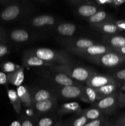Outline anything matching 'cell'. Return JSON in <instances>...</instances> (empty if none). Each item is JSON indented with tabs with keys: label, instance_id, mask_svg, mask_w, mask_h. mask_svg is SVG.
Listing matches in <instances>:
<instances>
[{
	"label": "cell",
	"instance_id": "836d02e7",
	"mask_svg": "<svg viewBox=\"0 0 125 126\" xmlns=\"http://www.w3.org/2000/svg\"><path fill=\"white\" fill-rule=\"evenodd\" d=\"M115 77H116L118 79L125 81V69H123V70L118 71V72L115 74Z\"/></svg>",
	"mask_w": 125,
	"mask_h": 126
},
{
	"label": "cell",
	"instance_id": "d6986e66",
	"mask_svg": "<svg viewBox=\"0 0 125 126\" xmlns=\"http://www.w3.org/2000/svg\"><path fill=\"white\" fill-rule=\"evenodd\" d=\"M7 95L13 110L17 114H20L22 108V102L18 97L17 91L13 89H7Z\"/></svg>",
	"mask_w": 125,
	"mask_h": 126
},
{
	"label": "cell",
	"instance_id": "ee69618b",
	"mask_svg": "<svg viewBox=\"0 0 125 126\" xmlns=\"http://www.w3.org/2000/svg\"><path fill=\"white\" fill-rule=\"evenodd\" d=\"M119 123H125V116H124L122 118L120 119L119 121Z\"/></svg>",
	"mask_w": 125,
	"mask_h": 126
},
{
	"label": "cell",
	"instance_id": "cb8c5ba5",
	"mask_svg": "<svg viewBox=\"0 0 125 126\" xmlns=\"http://www.w3.org/2000/svg\"><path fill=\"white\" fill-rule=\"evenodd\" d=\"M35 107L37 110L39 112L45 113L52 109L55 103V100L54 98L42 101V102L35 103Z\"/></svg>",
	"mask_w": 125,
	"mask_h": 126
},
{
	"label": "cell",
	"instance_id": "d6a6232c",
	"mask_svg": "<svg viewBox=\"0 0 125 126\" xmlns=\"http://www.w3.org/2000/svg\"><path fill=\"white\" fill-rule=\"evenodd\" d=\"M118 103L120 107L125 106V92H121L118 97Z\"/></svg>",
	"mask_w": 125,
	"mask_h": 126
},
{
	"label": "cell",
	"instance_id": "74e56055",
	"mask_svg": "<svg viewBox=\"0 0 125 126\" xmlns=\"http://www.w3.org/2000/svg\"><path fill=\"white\" fill-rule=\"evenodd\" d=\"M112 0H105V1H102V0H96L94 1V3H96L97 5L99 6H104V5H110L112 3Z\"/></svg>",
	"mask_w": 125,
	"mask_h": 126
},
{
	"label": "cell",
	"instance_id": "7dc6e473",
	"mask_svg": "<svg viewBox=\"0 0 125 126\" xmlns=\"http://www.w3.org/2000/svg\"><path fill=\"white\" fill-rule=\"evenodd\" d=\"M112 126H118V124H115V125H113Z\"/></svg>",
	"mask_w": 125,
	"mask_h": 126
},
{
	"label": "cell",
	"instance_id": "f6af8a7d",
	"mask_svg": "<svg viewBox=\"0 0 125 126\" xmlns=\"http://www.w3.org/2000/svg\"><path fill=\"white\" fill-rule=\"evenodd\" d=\"M121 92H125V85H124V86H123L122 87H121Z\"/></svg>",
	"mask_w": 125,
	"mask_h": 126
},
{
	"label": "cell",
	"instance_id": "603a6c76",
	"mask_svg": "<svg viewBox=\"0 0 125 126\" xmlns=\"http://www.w3.org/2000/svg\"><path fill=\"white\" fill-rule=\"evenodd\" d=\"M11 39L15 42L22 43L26 41L29 39V34L25 30L16 29L13 30L10 34Z\"/></svg>",
	"mask_w": 125,
	"mask_h": 126
},
{
	"label": "cell",
	"instance_id": "83f0119b",
	"mask_svg": "<svg viewBox=\"0 0 125 126\" xmlns=\"http://www.w3.org/2000/svg\"><path fill=\"white\" fill-rule=\"evenodd\" d=\"M19 67H17L15 64L11 62H4L1 65V70L3 71V73H6L7 74L11 73L13 72Z\"/></svg>",
	"mask_w": 125,
	"mask_h": 126
},
{
	"label": "cell",
	"instance_id": "60d3db41",
	"mask_svg": "<svg viewBox=\"0 0 125 126\" xmlns=\"http://www.w3.org/2000/svg\"><path fill=\"white\" fill-rule=\"evenodd\" d=\"M22 126H33V123L29 120H25L21 124Z\"/></svg>",
	"mask_w": 125,
	"mask_h": 126
},
{
	"label": "cell",
	"instance_id": "4dcf8cb0",
	"mask_svg": "<svg viewBox=\"0 0 125 126\" xmlns=\"http://www.w3.org/2000/svg\"><path fill=\"white\" fill-rule=\"evenodd\" d=\"M53 120L50 118H43L40 119L38 123V126H51L53 124Z\"/></svg>",
	"mask_w": 125,
	"mask_h": 126
},
{
	"label": "cell",
	"instance_id": "e575fe53",
	"mask_svg": "<svg viewBox=\"0 0 125 126\" xmlns=\"http://www.w3.org/2000/svg\"><path fill=\"white\" fill-rule=\"evenodd\" d=\"M8 83L6 74L3 72H0V85H4Z\"/></svg>",
	"mask_w": 125,
	"mask_h": 126
},
{
	"label": "cell",
	"instance_id": "ac0fdd59",
	"mask_svg": "<svg viewBox=\"0 0 125 126\" xmlns=\"http://www.w3.org/2000/svg\"><path fill=\"white\" fill-rule=\"evenodd\" d=\"M55 18L49 15H42L33 18L31 23L33 26L41 27L45 25H53L55 23Z\"/></svg>",
	"mask_w": 125,
	"mask_h": 126
},
{
	"label": "cell",
	"instance_id": "4316f807",
	"mask_svg": "<svg viewBox=\"0 0 125 126\" xmlns=\"http://www.w3.org/2000/svg\"><path fill=\"white\" fill-rule=\"evenodd\" d=\"M33 101L35 103L51 99V95L49 91L45 89H40L37 91L33 95Z\"/></svg>",
	"mask_w": 125,
	"mask_h": 126
},
{
	"label": "cell",
	"instance_id": "30bf717a",
	"mask_svg": "<svg viewBox=\"0 0 125 126\" xmlns=\"http://www.w3.org/2000/svg\"><path fill=\"white\" fill-rule=\"evenodd\" d=\"M6 76L8 82L17 87H19L22 86V84L24 81V68L23 66H20L13 72L6 74Z\"/></svg>",
	"mask_w": 125,
	"mask_h": 126
},
{
	"label": "cell",
	"instance_id": "8d00e7d4",
	"mask_svg": "<svg viewBox=\"0 0 125 126\" xmlns=\"http://www.w3.org/2000/svg\"><path fill=\"white\" fill-rule=\"evenodd\" d=\"M125 3V0H112L110 5L115 7H117Z\"/></svg>",
	"mask_w": 125,
	"mask_h": 126
},
{
	"label": "cell",
	"instance_id": "484cf974",
	"mask_svg": "<svg viewBox=\"0 0 125 126\" xmlns=\"http://www.w3.org/2000/svg\"><path fill=\"white\" fill-rule=\"evenodd\" d=\"M82 115L85 116L88 120H96L100 118L102 112L96 108H90L82 111Z\"/></svg>",
	"mask_w": 125,
	"mask_h": 126
},
{
	"label": "cell",
	"instance_id": "2e32d148",
	"mask_svg": "<svg viewBox=\"0 0 125 126\" xmlns=\"http://www.w3.org/2000/svg\"><path fill=\"white\" fill-rule=\"evenodd\" d=\"M104 41L112 49L125 47V38L121 36H109L104 38Z\"/></svg>",
	"mask_w": 125,
	"mask_h": 126
},
{
	"label": "cell",
	"instance_id": "d590c367",
	"mask_svg": "<svg viewBox=\"0 0 125 126\" xmlns=\"http://www.w3.org/2000/svg\"><path fill=\"white\" fill-rule=\"evenodd\" d=\"M115 24L116 25L119 30H125V22L124 21H116L115 22Z\"/></svg>",
	"mask_w": 125,
	"mask_h": 126
},
{
	"label": "cell",
	"instance_id": "f1b7e54d",
	"mask_svg": "<svg viewBox=\"0 0 125 126\" xmlns=\"http://www.w3.org/2000/svg\"><path fill=\"white\" fill-rule=\"evenodd\" d=\"M9 52V47L7 44L6 36L0 42V58L6 55Z\"/></svg>",
	"mask_w": 125,
	"mask_h": 126
},
{
	"label": "cell",
	"instance_id": "f35d334b",
	"mask_svg": "<svg viewBox=\"0 0 125 126\" xmlns=\"http://www.w3.org/2000/svg\"><path fill=\"white\" fill-rule=\"evenodd\" d=\"M113 50L115 52L118 53V54L122 55L123 56H125V47H121V48H118V49H113Z\"/></svg>",
	"mask_w": 125,
	"mask_h": 126
},
{
	"label": "cell",
	"instance_id": "9c48e42d",
	"mask_svg": "<svg viewBox=\"0 0 125 126\" xmlns=\"http://www.w3.org/2000/svg\"><path fill=\"white\" fill-rule=\"evenodd\" d=\"M21 13V7L19 5L10 4L6 6L0 13V19L3 21L13 20L16 19Z\"/></svg>",
	"mask_w": 125,
	"mask_h": 126
},
{
	"label": "cell",
	"instance_id": "ba28073f",
	"mask_svg": "<svg viewBox=\"0 0 125 126\" xmlns=\"http://www.w3.org/2000/svg\"><path fill=\"white\" fill-rule=\"evenodd\" d=\"M23 64L25 66H51L55 65L44 61L37 57L33 52L28 51L25 52L23 59Z\"/></svg>",
	"mask_w": 125,
	"mask_h": 126
},
{
	"label": "cell",
	"instance_id": "3957f363",
	"mask_svg": "<svg viewBox=\"0 0 125 126\" xmlns=\"http://www.w3.org/2000/svg\"><path fill=\"white\" fill-rule=\"evenodd\" d=\"M88 60L106 67H114L125 62V56L120 55L113 50L100 56L91 58Z\"/></svg>",
	"mask_w": 125,
	"mask_h": 126
},
{
	"label": "cell",
	"instance_id": "f546056e",
	"mask_svg": "<svg viewBox=\"0 0 125 126\" xmlns=\"http://www.w3.org/2000/svg\"><path fill=\"white\" fill-rule=\"evenodd\" d=\"M88 121V119L85 116L82 115L73 122L72 126H85Z\"/></svg>",
	"mask_w": 125,
	"mask_h": 126
},
{
	"label": "cell",
	"instance_id": "8fae6325",
	"mask_svg": "<svg viewBox=\"0 0 125 126\" xmlns=\"http://www.w3.org/2000/svg\"><path fill=\"white\" fill-rule=\"evenodd\" d=\"M82 92V89L77 86H63L60 90L61 95L68 99L80 98Z\"/></svg>",
	"mask_w": 125,
	"mask_h": 126
},
{
	"label": "cell",
	"instance_id": "ffe728a7",
	"mask_svg": "<svg viewBox=\"0 0 125 126\" xmlns=\"http://www.w3.org/2000/svg\"><path fill=\"white\" fill-rule=\"evenodd\" d=\"M116 88H117L116 84H110L102 86L100 88L95 89V91H96L99 100H100L104 97H108V96L112 95L115 94Z\"/></svg>",
	"mask_w": 125,
	"mask_h": 126
},
{
	"label": "cell",
	"instance_id": "5bb4252c",
	"mask_svg": "<svg viewBox=\"0 0 125 126\" xmlns=\"http://www.w3.org/2000/svg\"><path fill=\"white\" fill-rule=\"evenodd\" d=\"M82 112V108L77 102H69L62 104L59 110L60 114H80Z\"/></svg>",
	"mask_w": 125,
	"mask_h": 126
},
{
	"label": "cell",
	"instance_id": "8992f818",
	"mask_svg": "<svg viewBox=\"0 0 125 126\" xmlns=\"http://www.w3.org/2000/svg\"><path fill=\"white\" fill-rule=\"evenodd\" d=\"M110 84H116V81L113 78L107 75H98L96 73L93 74L86 82L87 86L94 89Z\"/></svg>",
	"mask_w": 125,
	"mask_h": 126
},
{
	"label": "cell",
	"instance_id": "7bdbcfd3",
	"mask_svg": "<svg viewBox=\"0 0 125 126\" xmlns=\"http://www.w3.org/2000/svg\"><path fill=\"white\" fill-rule=\"evenodd\" d=\"M11 1H7V0H0V4H6L9 3Z\"/></svg>",
	"mask_w": 125,
	"mask_h": 126
},
{
	"label": "cell",
	"instance_id": "d4e9b609",
	"mask_svg": "<svg viewBox=\"0 0 125 126\" xmlns=\"http://www.w3.org/2000/svg\"><path fill=\"white\" fill-rule=\"evenodd\" d=\"M108 15L105 11H99L97 13L93 15L91 17H89L88 18V21L93 24H98V23H102V22H107V21H110L108 19Z\"/></svg>",
	"mask_w": 125,
	"mask_h": 126
},
{
	"label": "cell",
	"instance_id": "5b68a950",
	"mask_svg": "<svg viewBox=\"0 0 125 126\" xmlns=\"http://www.w3.org/2000/svg\"><path fill=\"white\" fill-rule=\"evenodd\" d=\"M118 103L117 94L116 93L112 95L104 97L99 100L97 101L93 104L94 108L99 110L102 113L112 112L115 108Z\"/></svg>",
	"mask_w": 125,
	"mask_h": 126
},
{
	"label": "cell",
	"instance_id": "9a60e30c",
	"mask_svg": "<svg viewBox=\"0 0 125 126\" xmlns=\"http://www.w3.org/2000/svg\"><path fill=\"white\" fill-rule=\"evenodd\" d=\"M93 27L105 34H114L119 31L115 23L111 21H107L98 24L92 25Z\"/></svg>",
	"mask_w": 125,
	"mask_h": 126
},
{
	"label": "cell",
	"instance_id": "e0dca14e",
	"mask_svg": "<svg viewBox=\"0 0 125 126\" xmlns=\"http://www.w3.org/2000/svg\"><path fill=\"white\" fill-rule=\"evenodd\" d=\"M17 93L22 102V103L24 105L25 107H29L31 105L33 98L29 91L25 86H20L19 87H17Z\"/></svg>",
	"mask_w": 125,
	"mask_h": 126
},
{
	"label": "cell",
	"instance_id": "52a82bcc",
	"mask_svg": "<svg viewBox=\"0 0 125 126\" xmlns=\"http://www.w3.org/2000/svg\"><path fill=\"white\" fill-rule=\"evenodd\" d=\"M62 44L66 46L67 50H81L96 44L93 40L87 38L66 39L62 41Z\"/></svg>",
	"mask_w": 125,
	"mask_h": 126
},
{
	"label": "cell",
	"instance_id": "7a4b0ae2",
	"mask_svg": "<svg viewBox=\"0 0 125 126\" xmlns=\"http://www.w3.org/2000/svg\"><path fill=\"white\" fill-rule=\"evenodd\" d=\"M34 54L42 60L55 65H70L72 60L66 52L61 50H56L49 48H38Z\"/></svg>",
	"mask_w": 125,
	"mask_h": 126
},
{
	"label": "cell",
	"instance_id": "44dd1931",
	"mask_svg": "<svg viewBox=\"0 0 125 126\" xmlns=\"http://www.w3.org/2000/svg\"><path fill=\"white\" fill-rule=\"evenodd\" d=\"M53 79L56 83L62 86H77V82L73 79L61 73L58 72L55 74Z\"/></svg>",
	"mask_w": 125,
	"mask_h": 126
},
{
	"label": "cell",
	"instance_id": "bcb514c9",
	"mask_svg": "<svg viewBox=\"0 0 125 126\" xmlns=\"http://www.w3.org/2000/svg\"><path fill=\"white\" fill-rule=\"evenodd\" d=\"M118 126H125V123H118Z\"/></svg>",
	"mask_w": 125,
	"mask_h": 126
},
{
	"label": "cell",
	"instance_id": "4fadbf2b",
	"mask_svg": "<svg viewBox=\"0 0 125 126\" xmlns=\"http://www.w3.org/2000/svg\"><path fill=\"white\" fill-rule=\"evenodd\" d=\"M90 3L91 2L80 5L78 6L77 11L80 16L86 18H89L100 11L95 4H91Z\"/></svg>",
	"mask_w": 125,
	"mask_h": 126
},
{
	"label": "cell",
	"instance_id": "b9f144b4",
	"mask_svg": "<svg viewBox=\"0 0 125 126\" xmlns=\"http://www.w3.org/2000/svg\"><path fill=\"white\" fill-rule=\"evenodd\" d=\"M10 126H21L20 123L19 122L16 121H13Z\"/></svg>",
	"mask_w": 125,
	"mask_h": 126
},
{
	"label": "cell",
	"instance_id": "6da1fadb",
	"mask_svg": "<svg viewBox=\"0 0 125 126\" xmlns=\"http://www.w3.org/2000/svg\"><path fill=\"white\" fill-rule=\"evenodd\" d=\"M50 68L56 72L65 74L74 80L80 82H87L88 79L94 73L92 70L85 67L73 66L70 65H55Z\"/></svg>",
	"mask_w": 125,
	"mask_h": 126
},
{
	"label": "cell",
	"instance_id": "7402d4cb",
	"mask_svg": "<svg viewBox=\"0 0 125 126\" xmlns=\"http://www.w3.org/2000/svg\"><path fill=\"white\" fill-rule=\"evenodd\" d=\"M58 33L62 36H71L76 31V27L74 24L71 23H62L56 28Z\"/></svg>",
	"mask_w": 125,
	"mask_h": 126
},
{
	"label": "cell",
	"instance_id": "ab89813d",
	"mask_svg": "<svg viewBox=\"0 0 125 126\" xmlns=\"http://www.w3.org/2000/svg\"><path fill=\"white\" fill-rule=\"evenodd\" d=\"M6 36V32H5L4 30L2 27H0V42H1V41Z\"/></svg>",
	"mask_w": 125,
	"mask_h": 126
},
{
	"label": "cell",
	"instance_id": "7c38bea8",
	"mask_svg": "<svg viewBox=\"0 0 125 126\" xmlns=\"http://www.w3.org/2000/svg\"><path fill=\"white\" fill-rule=\"evenodd\" d=\"M82 91L80 99L84 102L91 104L99 100L96 91L94 89L86 86L82 89Z\"/></svg>",
	"mask_w": 125,
	"mask_h": 126
},
{
	"label": "cell",
	"instance_id": "1f68e13d",
	"mask_svg": "<svg viewBox=\"0 0 125 126\" xmlns=\"http://www.w3.org/2000/svg\"><path fill=\"white\" fill-rule=\"evenodd\" d=\"M102 123V118H99V119H96V120L88 122L85 126H100Z\"/></svg>",
	"mask_w": 125,
	"mask_h": 126
},
{
	"label": "cell",
	"instance_id": "c3c4849f",
	"mask_svg": "<svg viewBox=\"0 0 125 126\" xmlns=\"http://www.w3.org/2000/svg\"></svg>",
	"mask_w": 125,
	"mask_h": 126
},
{
	"label": "cell",
	"instance_id": "277c9868",
	"mask_svg": "<svg viewBox=\"0 0 125 126\" xmlns=\"http://www.w3.org/2000/svg\"><path fill=\"white\" fill-rule=\"evenodd\" d=\"M71 53L76 54L82 57L85 58L87 60L91 58L96 57L100 55L105 54L106 53L113 51L112 49L108 46L102 45V44H95L92 46L87 47L81 50H67Z\"/></svg>",
	"mask_w": 125,
	"mask_h": 126
}]
</instances>
